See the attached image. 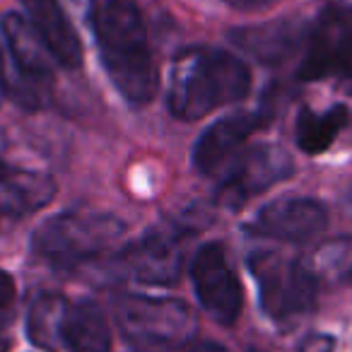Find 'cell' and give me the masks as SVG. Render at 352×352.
I'll return each mask as SVG.
<instances>
[{"label":"cell","instance_id":"cell-1","mask_svg":"<svg viewBox=\"0 0 352 352\" xmlns=\"http://www.w3.org/2000/svg\"><path fill=\"white\" fill-rule=\"evenodd\" d=\"M92 17L99 56L113 87L131 104H147L157 94L160 78L138 0H104Z\"/></svg>","mask_w":352,"mask_h":352},{"label":"cell","instance_id":"cell-2","mask_svg":"<svg viewBox=\"0 0 352 352\" xmlns=\"http://www.w3.org/2000/svg\"><path fill=\"white\" fill-rule=\"evenodd\" d=\"M251 92V70L236 56L217 49H188L171 63L166 104L174 118L196 121Z\"/></svg>","mask_w":352,"mask_h":352},{"label":"cell","instance_id":"cell-3","mask_svg":"<svg viewBox=\"0 0 352 352\" xmlns=\"http://www.w3.org/2000/svg\"><path fill=\"white\" fill-rule=\"evenodd\" d=\"M126 234V222L111 212L68 210L49 217L34 232L32 246L41 258L58 268L89 261Z\"/></svg>","mask_w":352,"mask_h":352},{"label":"cell","instance_id":"cell-4","mask_svg":"<svg viewBox=\"0 0 352 352\" xmlns=\"http://www.w3.org/2000/svg\"><path fill=\"white\" fill-rule=\"evenodd\" d=\"M116 321L123 336L140 350H186L198 331L193 309L182 299L123 294L116 302Z\"/></svg>","mask_w":352,"mask_h":352},{"label":"cell","instance_id":"cell-5","mask_svg":"<svg viewBox=\"0 0 352 352\" xmlns=\"http://www.w3.org/2000/svg\"><path fill=\"white\" fill-rule=\"evenodd\" d=\"M0 30L6 36L8 54L15 68V78L8 75V97L27 109H39L49 97L51 80H54V54L36 34L32 22L17 12H8L0 20Z\"/></svg>","mask_w":352,"mask_h":352},{"label":"cell","instance_id":"cell-6","mask_svg":"<svg viewBox=\"0 0 352 352\" xmlns=\"http://www.w3.org/2000/svg\"><path fill=\"white\" fill-rule=\"evenodd\" d=\"M249 268L258 283L261 307L270 318H289L314 309L318 280L309 263L258 251L249 258Z\"/></svg>","mask_w":352,"mask_h":352},{"label":"cell","instance_id":"cell-7","mask_svg":"<svg viewBox=\"0 0 352 352\" xmlns=\"http://www.w3.org/2000/svg\"><path fill=\"white\" fill-rule=\"evenodd\" d=\"M299 80H321L340 75L352 80V6L328 3L309 30Z\"/></svg>","mask_w":352,"mask_h":352},{"label":"cell","instance_id":"cell-8","mask_svg":"<svg viewBox=\"0 0 352 352\" xmlns=\"http://www.w3.org/2000/svg\"><path fill=\"white\" fill-rule=\"evenodd\" d=\"M292 174L294 162L285 147L273 145V142H258L234 157L217 188V201L236 210L251 196L268 191L270 186L285 182Z\"/></svg>","mask_w":352,"mask_h":352},{"label":"cell","instance_id":"cell-9","mask_svg":"<svg viewBox=\"0 0 352 352\" xmlns=\"http://www.w3.org/2000/svg\"><path fill=\"white\" fill-rule=\"evenodd\" d=\"M193 289L201 307L222 326H232L244 307V292L236 273L227 261L225 246L206 244L191 263Z\"/></svg>","mask_w":352,"mask_h":352},{"label":"cell","instance_id":"cell-10","mask_svg":"<svg viewBox=\"0 0 352 352\" xmlns=\"http://www.w3.org/2000/svg\"><path fill=\"white\" fill-rule=\"evenodd\" d=\"M309 30L304 20L297 17H283V20L263 22V25H249L230 32V41L244 54L254 56L263 65H283L292 60L299 51L307 49Z\"/></svg>","mask_w":352,"mask_h":352},{"label":"cell","instance_id":"cell-11","mask_svg":"<svg viewBox=\"0 0 352 352\" xmlns=\"http://www.w3.org/2000/svg\"><path fill=\"white\" fill-rule=\"evenodd\" d=\"M328 225V212L323 203L314 198H280L258 212L256 232L273 236L278 241L302 244L318 236Z\"/></svg>","mask_w":352,"mask_h":352},{"label":"cell","instance_id":"cell-12","mask_svg":"<svg viewBox=\"0 0 352 352\" xmlns=\"http://www.w3.org/2000/svg\"><path fill=\"white\" fill-rule=\"evenodd\" d=\"M265 116L268 113L241 111L215 121L193 145V166L201 174H215L225 162L239 155L251 133H256L265 123Z\"/></svg>","mask_w":352,"mask_h":352},{"label":"cell","instance_id":"cell-13","mask_svg":"<svg viewBox=\"0 0 352 352\" xmlns=\"http://www.w3.org/2000/svg\"><path fill=\"white\" fill-rule=\"evenodd\" d=\"M121 265L138 283L174 285L182 275V249L171 232H150L123 251Z\"/></svg>","mask_w":352,"mask_h":352},{"label":"cell","instance_id":"cell-14","mask_svg":"<svg viewBox=\"0 0 352 352\" xmlns=\"http://www.w3.org/2000/svg\"><path fill=\"white\" fill-rule=\"evenodd\" d=\"M27 20L44 39L56 63L63 68H78L82 63V44L75 32L73 22L65 17L60 0H22Z\"/></svg>","mask_w":352,"mask_h":352},{"label":"cell","instance_id":"cell-15","mask_svg":"<svg viewBox=\"0 0 352 352\" xmlns=\"http://www.w3.org/2000/svg\"><path fill=\"white\" fill-rule=\"evenodd\" d=\"M56 182L44 171L15 166L0 160V212L32 215L56 198Z\"/></svg>","mask_w":352,"mask_h":352},{"label":"cell","instance_id":"cell-16","mask_svg":"<svg viewBox=\"0 0 352 352\" xmlns=\"http://www.w3.org/2000/svg\"><path fill=\"white\" fill-rule=\"evenodd\" d=\"M73 304L60 294H44L30 307L27 314V336L36 347L49 352L65 350V328H68Z\"/></svg>","mask_w":352,"mask_h":352},{"label":"cell","instance_id":"cell-17","mask_svg":"<svg viewBox=\"0 0 352 352\" xmlns=\"http://www.w3.org/2000/svg\"><path fill=\"white\" fill-rule=\"evenodd\" d=\"M347 121H350V111L342 104L328 107L326 111L302 109L294 123V142L307 155H321L336 142L338 133L347 126Z\"/></svg>","mask_w":352,"mask_h":352},{"label":"cell","instance_id":"cell-18","mask_svg":"<svg viewBox=\"0 0 352 352\" xmlns=\"http://www.w3.org/2000/svg\"><path fill=\"white\" fill-rule=\"evenodd\" d=\"M65 350L111 352V328L104 311L94 302L73 304L65 328Z\"/></svg>","mask_w":352,"mask_h":352},{"label":"cell","instance_id":"cell-19","mask_svg":"<svg viewBox=\"0 0 352 352\" xmlns=\"http://www.w3.org/2000/svg\"><path fill=\"white\" fill-rule=\"evenodd\" d=\"M309 268L318 285H352V236H336L323 241L314 251Z\"/></svg>","mask_w":352,"mask_h":352},{"label":"cell","instance_id":"cell-20","mask_svg":"<svg viewBox=\"0 0 352 352\" xmlns=\"http://www.w3.org/2000/svg\"><path fill=\"white\" fill-rule=\"evenodd\" d=\"M336 347V338L328 333H314L299 345V352H333Z\"/></svg>","mask_w":352,"mask_h":352},{"label":"cell","instance_id":"cell-21","mask_svg":"<svg viewBox=\"0 0 352 352\" xmlns=\"http://www.w3.org/2000/svg\"><path fill=\"white\" fill-rule=\"evenodd\" d=\"M17 297V287H15V280H12L10 273L6 270H0V309H8Z\"/></svg>","mask_w":352,"mask_h":352},{"label":"cell","instance_id":"cell-22","mask_svg":"<svg viewBox=\"0 0 352 352\" xmlns=\"http://www.w3.org/2000/svg\"><path fill=\"white\" fill-rule=\"evenodd\" d=\"M225 3L239 12H258L270 8L273 3H278V0H225Z\"/></svg>","mask_w":352,"mask_h":352},{"label":"cell","instance_id":"cell-23","mask_svg":"<svg viewBox=\"0 0 352 352\" xmlns=\"http://www.w3.org/2000/svg\"><path fill=\"white\" fill-rule=\"evenodd\" d=\"M65 6H68L78 17L89 20V17L94 15V10H97V0H65Z\"/></svg>","mask_w":352,"mask_h":352},{"label":"cell","instance_id":"cell-24","mask_svg":"<svg viewBox=\"0 0 352 352\" xmlns=\"http://www.w3.org/2000/svg\"><path fill=\"white\" fill-rule=\"evenodd\" d=\"M184 352H227V350L222 345H217V342L201 340V342H191Z\"/></svg>","mask_w":352,"mask_h":352},{"label":"cell","instance_id":"cell-25","mask_svg":"<svg viewBox=\"0 0 352 352\" xmlns=\"http://www.w3.org/2000/svg\"><path fill=\"white\" fill-rule=\"evenodd\" d=\"M8 97V75H6V63H3V56H0V104Z\"/></svg>","mask_w":352,"mask_h":352},{"label":"cell","instance_id":"cell-26","mask_svg":"<svg viewBox=\"0 0 352 352\" xmlns=\"http://www.w3.org/2000/svg\"><path fill=\"white\" fill-rule=\"evenodd\" d=\"M0 352H8V342L3 338H0Z\"/></svg>","mask_w":352,"mask_h":352},{"label":"cell","instance_id":"cell-27","mask_svg":"<svg viewBox=\"0 0 352 352\" xmlns=\"http://www.w3.org/2000/svg\"><path fill=\"white\" fill-rule=\"evenodd\" d=\"M347 82H350V85H352V80H347Z\"/></svg>","mask_w":352,"mask_h":352},{"label":"cell","instance_id":"cell-28","mask_svg":"<svg viewBox=\"0 0 352 352\" xmlns=\"http://www.w3.org/2000/svg\"><path fill=\"white\" fill-rule=\"evenodd\" d=\"M0 323H3V321H0Z\"/></svg>","mask_w":352,"mask_h":352}]
</instances>
